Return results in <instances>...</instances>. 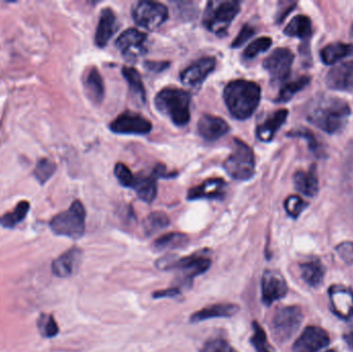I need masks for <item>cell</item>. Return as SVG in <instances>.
<instances>
[{
  "mask_svg": "<svg viewBox=\"0 0 353 352\" xmlns=\"http://www.w3.org/2000/svg\"><path fill=\"white\" fill-rule=\"evenodd\" d=\"M350 105L339 97L319 95L307 107V119L327 134L341 132L350 119Z\"/></svg>",
  "mask_w": 353,
  "mask_h": 352,
  "instance_id": "obj_1",
  "label": "cell"
},
{
  "mask_svg": "<svg viewBox=\"0 0 353 352\" xmlns=\"http://www.w3.org/2000/svg\"><path fill=\"white\" fill-rule=\"evenodd\" d=\"M261 87L247 80L232 81L224 89L223 97L228 111L239 120L248 119L261 101Z\"/></svg>",
  "mask_w": 353,
  "mask_h": 352,
  "instance_id": "obj_2",
  "label": "cell"
},
{
  "mask_svg": "<svg viewBox=\"0 0 353 352\" xmlns=\"http://www.w3.org/2000/svg\"><path fill=\"white\" fill-rule=\"evenodd\" d=\"M190 94L178 88H165L155 97V105L178 126L186 125L190 120Z\"/></svg>",
  "mask_w": 353,
  "mask_h": 352,
  "instance_id": "obj_3",
  "label": "cell"
},
{
  "mask_svg": "<svg viewBox=\"0 0 353 352\" xmlns=\"http://www.w3.org/2000/svg\"><path fill=\"white\" fill-rule=\"evenodd\" d=\"M155 265L159 270L178 271L183 279V284L190 285L195 277L209 270L212 260L205 254L199 252L185 258L165 256L159 258Z\"/></svg>",
  "mask_w": 353,
  "mask_h": 352,
  "instance_id": "obj_4",
  "label": "cell"
},
{
  "mask_svg": "<svg viewBox=\"0 0 353 352\" xmlns=\"http://www.w3.org/2000/svg\"><path fill=\"white\" fill-rule=\"evenodd\" d=\"M240 12V2L234 0H213L208 2L203 23L208 30L217 35L223 34Z\"/></svg>",
  "mask_w": 353,
  "mask_h": 352,
  "instance_id": "obj_5",
  "label": "cell"
},
{
  "mask_svg": "<svg viewBox=\"0 0 353 352\" xmlns=\"http://www.w3.org/2000/svg\"><path fill=\"white\" fill-rule=\"evenodd\" d=\"M86 211L80 200H74L68 210L59 213L50 221V229L55 235L78 240L85 233Z\"/></svg>",
  "mask_w": 353,
  "mask_h": 352,
  "instance_id": "obj_6",
  "label": "cell"
},
{
  "mask_svg": "<svg viewBox=\"0 0 353 352\" xmlns=\"http://www.w3.org/2000/svg\"><path fill=\"white\" fill-rule=\"evenodd\" d=\"M228 176L238 181L250 179L255 172V156L252 149L240 140L232 142V152L224 161Z\"/></svg>",
  "mask_w": 353,
  "mask_h": 352,
  "instance_id": "obj_7",
  "label": "cell"
},
{
  "mask_svg": "<svg viewBox=\"0 0 353 352\" xmlns=\"http://www.w3.org/2000/svg\"><path fill=\"white\" fill-rule=\"evenodd\" d=\"M304 320V314L299 306H286L280 308L272 320V332L276 340L286 342L298 332Z\"/></svg>",
  "mask_w": 353,
  "mask_h": 352,
  "instance_id": "obj_8",
  "label": "cell"
},
{
  "mask_svg": "<svg viewBox=\"0 0 353 352\" xmlns=\"http://www.w3.org/2000/svg\"><path fill=\"white\" fill-rule=\"evenodd\" d=\"M132 17L139 26L152 31L159 28L168 20L169 10L161 2L140 1L134 6Z\"/></svg>",
  "mask_w": 353,
  "mask_h": 352,
  "instance_id": "obj_9",
  "label": "cell"
},
{
  "mask_svg": "<svg viewBox=\"0 0 353 352\" xmlns=\"http://www.w3.org/2000/svg\"><path fill=\"white\" fill-rule=\"evenodd\" d=\"M294 60V53L290 49L278 48L265 58L263 68L274 83H281L290 76Z\"/></svg>",
  "mask_w": 353,
  "mask_h": 352,
  "instance_id": "obj_10",
  "label": "cell"
},
{
  "mask_svg": "<svg viewBox=\"0 0 353 352\" xmlns=\"http://www.w3.org/2000/svg\"><path fill=\"white\" fill-rule=\"evenodd\" d=\"M288 291V283L281 273L267 270L261 279V299L267 306L285 297Z\"/></svg>",
  "mask_w": 353,
  "mask_h": 352,
  "instance_id": "obj_11",
  "label": "cell"
},
{
  "mask_svg": "<svg viewBox=\"0 0 353 352\" xmlns=\"http://www.w3.org/2000/svg\"><path fill=\"white\" fill-rule=\"evenodd\" d=\"M146 41L147 35L144 32L138 29L130 28L118 37L116 47L128 59H138L146 53Z\"/></svg>",
  "mask_w": 353,
  "mask_h": 352,
  "instance_id": "obj_12",
  "label": "cell"
},
{
  "mask_svg": "<svg viewBox=\"0 0 353 352\" xmlns=\"http://www.w3.org/2000/svg\"><path fill=\"white\" fill-rule=\"evenodd\" d=\"M110 128L118 134H147L152 130V124L143 116L128 112L118 116Z\"/></svg>",
  "mask_w": 353,
  "mask_h": 352,
  "instance_id": "obj_13",
  "label": "cell"
},
{
  "mask_svg": "<svg viewBox=\"0 0 353 352\" xmlns=\"http://www.w3.org/2000/svg\"><path fill=\"white\" fill-rule=\"evenodd\" d=\"M330 336L327 331L319 327L310 326L305 329L292 346L294 352H319L329 345Z\"/></svg>",
  "mask_w": 353,
  "mask_h": 352,
  "instance_id": "obj_14",
  "label": "cell"
},
{
  "mask_svg": "<svg viewBox=\"0 0 353 352\" xmlns=\"http://www.w3.org/2000/svg\"><path fill=\"white\" fill-rule=\"evenodd\" d=\"M334 313L346 322L353 320V291L342 285H333L329 289Z\"/></svg>",
  "mask_w": 353,
  "mask_h": 352,
  "instance_id": "obj_15",
  "label": "cell"
},
{
  "mask_svg": "<svg viewBox=\"0 0 353 352\" xmlns=\"http://www.w3.org/2000/svg\"><path fill=\"white\" fill-rule=\"evenodd\" d=\"M215 58H201L181 72V81L187 86L201 85L207 79V76L215 70Z\"/></svg>",
  "mask_w": 353,
  "mask_h": 352,
  "instance_id": "obj_16",
  "label": "cell"
},
{
  "mask_svg": "<svg viewBox=\"0 0 353 352\" xmlns=\"http://www.w3.org/2000/svg\"><path fill=\"white\" fill-rule=\"evenodd\" d=\"M325 83L333 90H353V61L343 62L334 66L327 72Z\"/></svg>",
  "mask_w": 353,
  "mask_h": 352,
  "instance_id": "obj_17",
  "label": "cell"
},
{
  "mask_svg": "<svg viewBox=\"0 0 353 352\" xmlns=\"http://www.w3.org/2000/svg\"><path fill=\"white\" fill-rule=\"evenodd\" d=\"M83 252L80 248L72 247L56 258L52 265L54 275L60 278L72 276L82 262Z\"/></svg>",
  "mask_w": 353,
  "mask_h": 352,
  "instance_id": "obj_18",
  "label": "cell"
},
{
  "mask_svg": "<svg viewBox=\"0 0 353 352\" xmlns=\"http://www.w3.org/2000/svg\"><path fill=\"white\" fill-rule=\"evenodd\" d=\"M230 125L222 118L212 115H203L197 122V132L205 141L218 140L230 132Z\"/></svg>",
  "mask_w": 353,
  "mask_h": 352,
  "instance_id": "obj_19",
  "label": "cell"
},
{
  "mask_svg": "<svg viewBox=\"0 0 353 352\" xmlns=\"http://www.w3.org/2000/svg\"><path fill=\"white\" fill-rule=\"evenodd\" d=\"M225 182L221 178H211L205 180L201 185L191 188L187 194V198L190 200L222 198L225 194Z\"/></svg>",
  "mask_w": 353,
  "mask_h": 352,
  "instance_id": "obj_20",
  "label": "cell"
},
{
  "mask_svg": "<svg viewBox=\"0 0 353 352\" xmlns=\"http://www.w3.org/2000/svg\"><path fill=\"white\" fill-rule=\"evenodd\" d=\"M240 311V307L236 304L219 303L207 306L199 311L194 312L190 316V322H205V320H213V318H232Z\"/></svg>",
  "mask_w": 353,
  "mask_h": 352,
  "instance_id": "obj_21",
  "label": "cell"
},
{
  "mask_svg": "<svg viewBox=\"0 0 353 352\" xmlns=\"http://www.w3.org/2000/svg\"><path fill=\"white\" fill-rule=\"evenodd\" d=\"M117 30V19L115 12L110 8L101 10L99 25L95 32V43L97 47L103 48L109 43Z\"/></svg>",
  "mask_w": 353,
  "mask_h": 352,
  "instance_id": "obj_22",
  "label": "cell"
},
{
  "mask_svg": "<svg viewBox=\"0 0 353 352\" xmlns=\"http://www.w3.org/2000/svg\"><path fill=\"white\" fill-rule=\"evenodd\" d=\"M288 110H278L268 117L261 125L257 126L256 136L261 142H271L276 132L288 119Z\"/></svg>",
  "mask_w": 353,
  "mask_h": 352,
  "instance_id": "obj_23",
  "label": "cell"
},
{
  "mask_svg": "<svg viewBox=\"0 0 353 352\" xmlns=\"http://www.w3.org/2000/svg\"><path fill=\"white\" fill-rule=\"evenodd\" d=\"M294 187L304 196L313 198L319 194V183L316 169L311 167L308 171H299L294 176Z\"/></svg>",
  "mask_w": 353,
  "mask_h": 352,
  "instance_id": "obj_24",
  "label": "cell"
},
{
  "mask_svg": "<svg viewBox=\"0 0 353 352\" xmlns=\"http://www.w3.org/2000/svg\"><path fill=\"white\" fill-rule=\"evenodd\" d=\"M85 90L94 103H101L105 97V85L97 68H91L85 76Z\"/></svg>",
  "mask_w": 353,
  "mask_h": 352,
  "instance_id": "obj_25",
  "label": "cell"
},
{
  "mask_svg": "<svg viewBox=\"0 0 353 352\" xmlns=\"http://www.w3.org/2000/svg\"><path fill=\"white\" fill-rule=\"evenodd\" d=\"M303 280L312 287H317L323 282L325 269L319 260H310L301 265Z\"/></svg>",
  "mask_w": 353,
  "mask_h": 352,
  "instance_id": "obj_26",
  "label": "cell"
},
{
  "mask_svg": "<svg viewBox=\"0 0 353 352\" xmlns=\"http://www.w3.org/2000/svg\"><path fill=\"white\" fill-rule=\"evenodd\" d=\"M353 55V45L352 43H333L325 45L321 52L323 61L327 65L337 63L343 58Z\"/></svg>",
  "mask_w": 353,
  "mask_h": 352,
  "instance_id": "obj_27",
  "label": "cell"
},
{
  "mask_svg": "<svg viewBox=\"0 0 353 352\" xmlns=\"http://www.w3.org/2000/svg\"><path fill=\"white\" fill-rule=\"evenodd\" d=\"M284 33L288 37L307 39L312 35V22L310 18L304 14L294 17L284 29Z\"/></svg>",
  "mask_w": 353,
  "mask_h": 352,
  "instance_id": "obj_28",
  "label": "cell"
},
{
  "mask_svg": "<svg viewBox=\"0 0 353 352\" xmlns=\"http://www.w3.org/2000/svg\"><path fill=\"white\" fill-rule=\"evenodd\" d=\"M139 198L146 203H152L157 196V183L154 176L136 177L134 185Z\"/></svg>",
  "mask_w": 353,
  "mask_h": 352,
  "instance_id": "obj_29",
  "label": "cell"
},
{
  "mask_svg": "<svg viewBox=\"0 0 353 352\" xmlns=\"http://www.w3.org/2000/svg\"><path fill=\"white\" fill-rule=\"evenodd\" d=\"M189 238L181 233H170L159 237L153 243V248L157 251H167L184 248L188 245Z\"/></svg>",
  "mask_w": 353,
  "mask_h": 352,
  "instance_id": "obj_30",
  "label": "cell"
},
{
  "mask_svg": "<svg viewBox=\"0 0 353 352\" xmlns=\"http://www.w3.org/2000/svg\"><path fill=\"white\" fill-rule=\"evenodd\" d=\"M124 78L128 81L130 85V90L134 95L136 101L144 103L146 101V91H145L144 85H143L142 78H141L140 72L134 68L125 66L122 70Z\"/></svg>",
  "mask_w": 353,
  "mask_h": 352,
  "instance_id": "obj_31",
  "label": "cell"
},
{
  "mask_svg": "<svg viewBox=\"0 0 353 352\" xmlns=\"http://www.w3.org/2000/svg\"><path fill=\"white\" fill-rule=\"evenodd\" d=\"M30 209V204L26 200H22L17 205L12 212L6 213L0 217V225L6 229H12L19 223L22 222Z\"/></svg>",
  "mask_w": 353,
  "mask_h": 352,
  "instance_id": "obj_32",
  "label": "cell"
},
{
  "mask_svg": "<svg viewBox=\"0 0 353 352\" xmlns=\"http://www.w3.org/2000/svg\"><path fill=\"white\" fill-rule=\"evenodd\" d=\"M170 225V218L165 213L157 211L151 213L143 222V227L146 235L151 236L159 233L161 229Z\"/></svg>",
  "mask_w": 353,
  "mask_h": 352,
  "instance_id": "obj_33",
  "label": "cell"
},
{
  "mask_svg": "<svg viewBox=\"0 0 353 352\" xmlns=\"http://www.w3.org/2000/svg\"><path fill=\"white\" fill-rule=\"evenodd\" d=\"M310 76H303L292 82L288 83L282 87L280 90L279 96H278V101L280 103H285V101H290L296 93L300 92L301 90L308 86L310 83Z\"/></svg>",
  "mask_w": 353,
  "mask_h": 352,
  "instance_id": "obj_34",
  "label": "cell"
},
{
  "mask_svg": "<svg viewBox=\"0 0 353 352\" xmlns=\"http://www.w3.org/2000/svg\"><path fill=\"white\" fill-rule=\"evenodd\" d=\"M56 169L57 167L53 161L48 158H41L37 161L33 175L39 183L45 184L54 175Z\"/></svg>",
  "mask_w": 353,
  "mask_h": 352,
  "instance_id": "obj_35",
  "label": "cell"
},
{
  "mask_svg": "<svg viewBox=\"0 0 353 352\" xmlns=\"http://www.w3.org/2000/svg\"><path fill=\"white\" fill-rule=\"evenodd\" d=\"M37 328H39V333L41 336L46 338H52L55 337L59 332L57 322L54 320L53 316L49 314H41L37 320Z\"/></svg>",
  "mask_w": 353,
  "mask_h": 352,
  "instance_id": "obj_36",
  "label": "cell"
},
{
  "mask_svg": "<svg viewBox=\"0 0 353 352\" xmlns=\"http://www.w3.org/2000/svg\"><path fill=\"white\" fill-rule=\"evenodd\" d=\"M250 342L256 352H271L267 335L261 324L256 322H253V336Z\"/></svg>",
  "mask_w": 353,
  "mask_h": 352,
  "instance_id": "obj_37",
  "label": "cell"
},
{
  "mask_svg": "<svg viewBox=\"0 0 353 352\" xmlns=\"http://www.w3.org/2000/svg\"><path fill=\"white\" fill-rule=\"evenodd\" d=\"M272 45V39L268 37H259V39L253 41L248 47L245 49L243 53V57L246 59H252L256 57L259 54L263 53L270 49Z\"/></svg>",
  "mask_w": 353,
  "mask_h": 352,
  "instance_id": "obj_38",
  "label": "cell"
},
{
  "mask_svg": "<svg viewBox=\"0 0 353 352\" xmlns=\"http://www.w3.org/2000/svg\"><path fill=\"white\" fill-rule=\"evenodd\" d=\"M307 206H308V204L298 196H288L285 203H284V208H285L286 212L292 218H298L301 213L307 208Z\"/></svg>",
  "mask_w": 353,
  "mask_h": 352,
  "instance_id": "obj_39",
  "label": "cell"
},
{
  "mask_svg": "<svg viewBox=\"0 0 353 352\" xmlns=\"http://www.w3.org/2000/svg\"><path fill=\"white\" fill-rule=\"evenodd\" d=\"M115 176L119 183L124 187L132 188L136 182V177L130 171V167L124 163H117L115 167Z\"/></svg>",
  "mask_w": 353,
  "mask_h": 352,
  "instance_id": "obj_40",
  "label": "cell"
},
{
  "mask_svg": "<svg viewBox=\"0 0 353 352\" xmlns=\"http://www.w3.org/2000/svg\"><path fill=\"white\" fill-rule=\"evenodd\" d=\"M203 352H236L226 342L225 340L221 338L215 339V340L209 341L205 344Z\"/></svg>",
  "mask_w": 353,
  "mask_h": 352,
  "instance_id": "obj_41",
  "label": "cell"
},
{
  "mask_svg": "<svg viewBox=\"0 0 353 352\" xmlns=\"http://www.w3.org/2000/svg\"><path fill=\"white\" fill-rule=\"evenodd\" d=\"M338 256L345 264H353V242H344L336 248Z\"/></svg>",
  "mask_w": 353,
  "mask_h": 352,
  "instance_id": "obj_42",
  "label": "cell"
},
{
  "mask_svg": "<svg viewBox=\"0 0 353 352\" xmlns=\"http://www.w3.org/2000/svg\"><path fill=\"white\" fill-rule=\"evenodd\" d=\"M254 29L252 27L249 26V25H245L242 29H241L240 33H239L238 37L234 39V43H232V47L234 48H240L248 41L249 39L253 37L254 34Z\"/></svg>",
  "mask_w": 353,
  "mask_h": 352,
  "instance_id": "obj_43",
  "label": "cell"
},
{
  "mask_svg": "<svg viewBox=\"0 0 353 352\" xmlns=\"http://www.w3.org/2000/svg\"><path fill=\"white\" fill-rule=\"evenodd\" d=\"M181 295L179 287H170V289H163V291H155L153 293L154 299H163V298H174Z\"/></svg>",
  "mask_w": 353,
  "mask_h": 352,
  "instance_id": "obj_44",
  "label": "cell"
},
{
  "mask_svg": "<svg viewBox=\"0 0 353 352\" xmlns=\"http://www.w3.org/2000/svg\"><path fill=\"white\" fill-rule=\"evenodd\" d=\"M344 339H345L346 343L353 349V327L350 330L346 331L344 334Z\"/></svg>",
  "mask_w": 353,
  "mask_h": 352,
  "instance_id": "obj_45",
  "label": "cell"
},
{
  "mask_svg": "<svg viewBox=\"0 0 353 352\" xmlns=\"http://www.w3.org/2000/svg\"><path fill=\"white\" fill-rule=\"evenodd\" d=\"M350 34H352V37H353V24L352 26V29H350Z\"/></svg>",
  "mask_w": 353,
  "mask_h": 352,
  "instance_id": "obj_46",
  "label": "cell"
},
{
  "mask_svg": "<svg viewBox=\"0 0 353 352\" xmlns=\"http://www.w3.org/2000/svg\"><path fill=\"white\" fill-rule=\"evenodd\" d=\"M325 352H335L334 351H325Z\"/></svg>",
  "mask_w": 353,
  "mask_h": 352,
  "instance_id": "obj_47",
  "label": "cell"
}]
</instances>
